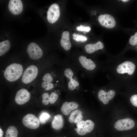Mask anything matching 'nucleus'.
I'll list each match as a JSON object with an SVG mask.
<instances>
[{"mask_svg":"<svg viewBox=\"0 0 137 137\" xmlns=\"http://www.w3.org/2000/svg\"><path fill=\"white\" fill-rule=\"evenodd\" d=\"M3 131L0 128V137H2L3 135Z\"/></svg>","mask_w":137,"mask_h":137,"instance_id":"33","label":"nucleus"},{"mask_svg":"<svg viewBox=\"0 0 137 137\" xmlns=\"http://www.w3.org/2000/svg\"><path fill=\"white\" fill-rule=\"evenodd\" d=\"M104 47L103 43L101 41H98L95 44L86 45L85 46V49L87 53L90 54L99 49H102Z\"/></svg>","mask_w":137,"mask_h":137,"instance_id":"17","label":"nucleus"},{"mask_svg":"<svg viewBox=\"0 0 137 137\" xmlns=\"http://www.w3.org/2000/svg\"><path fill=\"white\" fill-rule=\"evenodd\" d=\"M38 72L37 67L34 65L28 67L24 72L22 78V81L28 84L32 81L37 77Z\"/></svg>","mask_w":137,"mask_h":137,"instance_id":"3","label":"nucleus"},{"mask_svg":"<svg viewBox=\"0 0 137 137\" xmlns=\"http://www.w3.org/2000/svg\"><path fill=\"white\" fill-rule=\"evenodd\" d=\"M23 71V67L21 64L14 63L6 68L4 72V75L7 80L13 82L19 78L22 74Z\"/></svg>","mask_w":137,"mask_h":137,"instance_id":"1","label":"nucleus"},{"mask_svg":"<svg viewBox=\"0 0 137 137\" xmlns=\"http://www.w3.org/2000/svg\"><path fill=\"white\" fill-rule=\"evenodd\" d=\"M78 106V104L76 102L71 101L68 102L66 101L63 104L61 108V110L63 114L66 115L72 111L77 108Z\"/></svg>","mask_w":137,"mask_h":137,"instance_id":"13","label":"nucleus"},{"mask_svg":"<svg viewBox=\"0 0 137 137\" xmlns=\"http://www.w3.org/2000/svg\"><path fill=\"white\" fill-rule=\"evenodd\" d=\"M68 87L69 89L71 90H74L76 88V86L70 81L68 83Z\"/></svg>","mask_w":137,"mask_h":137,"instance_id":"31","label":"nucleus"},{"mask_svg":"<svg viewBox=\"0 0 137 137\" xmlns=\"http://www.w3.org/2000/svg\"><path fill=\"white\" fill-rule=\"evenodd\" d=\"M10 47V42L7 40L0 43V56H1L7 53Z\"/></svg>","mask_w":137,"mask_h":137,"instance_id":"18","label":"nucleus"},{"mask_svg":"<svg viewBox=\"0 0 137 137\" xmlns=\"http://www.w3.org/2000/svg\"><path fill=\"white\" fill-rule=\"evenodd\" d=\"M82 112L79 110H76L73 111L71 113L68 118L70 122L72 123L74 122L75 118L79 115L82 114Z\"/></svg>","mask_w":137,"mask_h":137,"instance_id":"23","label":"nucleus"},{"mask_svg":"<svg viewBox=\"0 0 137 137\" xmlns=\"http://www.w3.org/2000/svg\"><path fill=\"white\" fill-rule=\"evenodd\" d=\"M76 29L78 31L88 32L90 30L91 28L90 26H85L81 25L79 26H77Z\"/></svg>","mask_w":137,"mask_h":137,"instance_id":"28","label":"nucleus"},{"mask_svg":"<svg viewBox=\"0 0 137 137\" xmlns=\"http://www.w3.org/2000/svg\"><path fill=\"white\" fill-rule=\"evenodd\" d=\"M79 60L82 66L84 68L89 70H94L96 67L94 62L90 59H88L83 56H80Z\"/></svg>","mask_w":137,"mask_h":137,"instance_id":"14","label":"nucleus"},{"mask_svg":"<svg viewBox=\"0 0 137 137\" xmlns=\"http://www.w3.org/2000/svg\"><path fill=\"white\" fill-rule=\"evenodd\" d=\"M47 19L48 21L50 23H54L59 19L60 12L58 5L54 3L49 7L47 12Z\"/></svg>","mask_w":137,"mask_h":137,"instance_id":"5","label":"nucleus"},{"mask_svg":"<svg viewBox=\"0 0 137 137\" xmlns=\"http://www.w3.org/2000/svg\"><path fill=\"white\" fill-rule=\"evenodd\" d=\"M82 118V114H80L78 115L76 118H75L74 122L75 123H77L79 122L80 121V120Z\"/></svg>","mask_w":137,"mask_h":137,"instance_id":"32","label":"nucleus"},{"mask_svg":"<svg viewBox=\"0 0 137 137\" xmlns=\"http://www.w3.org/2000/svg\"><path fill=\"white\" fill-rule=\"evenodd\" d=\"M129 43L133 46L137 45V32L130 37L129 40Z\"/></svg>","mask_w":137,"mask_h":137,"instance_id":"26","label":"nucleus"},{"mask_svg":"<svg viewBox=\"0 0 137 137\" xmlns=\"http://www.w3.org/2000/svg\"><path fill=\"white\" fill-rule=\"evenodd\" d=\"M136 48H137V47H136Z\"/></svg>","mask_w":137,"mask_h":137,"instance_id":"36","label":"nucleus"},{"mask_svg":"<svg viewBox=\"0 0 137 137\" xmlns=\"http://www.w3.org/2000/svg\"><path fill=\"white\" fill-rule=\"evenodd\" d=\"M41 86L45 88L47 90H49L52 89L54 87L53 84L51 82H46L43 81L41 84Z\"/></svg>","mask_w":137,"mask_h":137,"instance_id":"27","label":"nucleus"},{"mask_svg":"<svg viewBox=\"0 0 137 137\" xmlns=\"http://www.w3.org/2000/svg\"><path fill=\"white\" fill-rule=\"evenodd\" d=\"M64 74L65 76L70 80V81L72 82L76 87L79 85V82L72 78L74 74L71 69L69 68L65 69L64 71Z\"/></svg>","mask_w":137,"mask_h":137,"instance_id":"19","label":"nucleus"},{"mask_svg":"<svg viewBox=\"0 0 137 137\" xmlns=\"http://www.w3.org/2000/svg\"><path fill=\"white\" fill-rule=\"evenodd\" d=\"M42 80L44 81L49 83L52 81L53 78L50 74L47 73L43 76Z\"/></svg>","mask_w":137,"mask_h":137,"instance_id":"29","label":"nucleus"},{"mask_svg":"<svg viewBox=\"0 0 137 137\" xmlns=\"http://www.w3.org/2000/svg\"><path fill=\"white\" fill-rule=\"evenodd\" d=\"M73 39L77 42H84L87 41L88 38L85 36L74 33L72 35Z\"/></svg>","mask_w":137,"mask_h":137,"instance_id":"22","label":"nucleus"},{"mask_svg":"<svg viewBox=\"0 0 137 137\" xmlns=\"http://www.w3.org/2000/svg\"><path fill=\"white\" fill-rule=\"evenodd\" d=\"M98 20L101 26L107 28H112L115 25L116 21L114 18L109 14L100 15L98 17Z\"/></svg>","mask_w":137,"mask_h":137,"instance_id":"8","label":"nucleus"},{"mask_svg":"<svg viewBox=\"0 0 137 137\" xmlns=\"http://www.w3.org/2000/svg\"><path fill=\"white\" fill-rule=\"evenodd\" d=\"M42 102L43 104L45 105H48L49 102V95L47 93H43L42 95Z\"/></svg>","mask_w":137,"mask_h":137,"instance_id":"24","label":"nucleus"},{"mask_svg":"<svg viewBox=\"0 0 137 137\" xmlns=\"http://www.w3.org/2000/svg\"><path fill=\"white\" fill-rule=\"evenodd\" d=\"M23 4L20 0H10L8 4L9 11L14 15L19 14L23 10Z\"/></svg>","mask_w":137,"mask_h":137,"instance_id":"11","label":"nucleus"},{"mask_svg":"<svg viewBox=\"0 0 137 137\" xmlns=\"http://www.w3.org/2000/svg\"><path fill=\"white\" fill-rule=\"evenodd\" d=\"M70 40L69 32L67 31H63L60 43L61 46L66 50H69L71 47Z\"/></svg>","mask_w":137,"mask_h":137,"instance_id":"15","label":"nucleus"},{"mask_svg":"<svg viewBox=\"0 0 137 137\" xmlns=\"http://www.w3.org/2000/svg\"><path fill=\"white\" fill-rule=\"evenodd\" d=\"M76 125L77 133L79 135H83L92 131L95 125L92 121L88 119L85 121H81L77 123Z\"/></svg>","mask_w":137,"mask_h":137,"instance_id":"2","label":"nucleus"},{"mask_svg":"<svg viewBox=\"0 0 137 137\" xmlns=\"http://www.w3.org/2000/svg\"><path fill=\"white\" fill-rule=\"evenodd\" d=\"M115 94L114 91L110 90L108 92L101 90L99 91L98 94V97L99 100L105 104H107L109 100L112 99Z\"/></svg>","mask_w":137,"mask_h":137,"instance_id":"12","label":"nucleus"},{"mask_svg":"<svg viewBox=\"0 0 137 137\" xmlns=\"http://www.w3.org/2000/svg\"><path fill=\"white\" fill-rule=\"evenodd\" d=\"M50 117L49 114L46 112L42 113L39 117V120L41 124H44L47 122Z\"/></svg>","mask_w":137,"mask_h":137,"instance_id":"21","label":"nucleus"},{"mask_svg":"<svg viewBox=\"0 0 137 137\" xmlns=\"http://www.w3.org/2000/svg\"><path fill=\"white\" fill-rule=\"evenodd\" d=\"M135 125V122L132 119L126 118L117 121L114 125V128L119 131L128 130L132 129Z\"/></svg>","mask_w":137,"mask_h":137,"instance_id":"6","label":"nucleus"},{"mask_svg":"<svg viewBox=\"0 0 137 137\" xmlns=\"http://www.w3.org/2000/svg\"><path fill=\"white\" fill-rule=\"evenodd\" d=\"M27 51L30 58L32 59H39L43 55L42 49L34 42H31L29 44L27 48Z\"/></svg>","mask_w":137,"mask_h":137,"instance_id":"7","label":"nucleus"},{"mask_svg":"<svg viewBox=\"0 0 137 137\" xmlns=\"http://www.w3.org/2000/svg\"><path fill=\"white\" fill-rule=\"evenodd\" d=\"M84 34H85L86 33L85 32H84Z\"/></svg>","mask_w":137,"mask_h":137,"instance_id":"35","label":"nucleus"},{"mask_svg":"<svg viewBox=\"0 0 137 137\" xmlns=\"http://www.w3.org/2000/svg\"><path fill=\"white\" fill-rule=\"evenodd\" d=\"M30 98V94L29 92L25 89H22L17 92L15 100L17 104L22 105L27 102Z\"/></svg>","mask_w":137,"mask_h":137,"instance_id":"10","label":"nucleus"},{"mask_svg":"<svg viewBox=\"0 0 137 137\" xmlns=\"http://www.w3.org/2000/svg\"><path fill=\"white\" fill-rule=\"evenodd\" d=\"M131 103L134 106L137 107V95L132 96L130 98Z\"/></svg>","mask_w":137,"mask_h":137,"instance_id":"30","label":"nucleus"},{"mask_svg":"<svg viewBox=\"0 0 137 137\" xmlns=\"http://www.w3.org/2000/svg\"><path fill=\"white\" fill-rule=\"evenodd\" d=\"M22 121L25 126L30 129H35L40 126L39 119L35 115L31 114H28L24 116Z\"/></svg>","mask_w":137,"mask_h":137,"instance_id":"4","label":"nucleus"},{"mask_svg":"<svg viewBox=\"0 0 137 137\" xmlns=\"http://www.w3.org/2000/svg\"><path fill=\"white\" fill-rule=\"evenodd\" d=\"M58 97L57 94L54 92H52L50 95L49 102L51 104H54L57 99Z\"/></svg>","mask_w":137,"mask_h":137,"instance_id":"25","label":"nucleus"},{"mask_svg":"<svg viewBox=\"0 0 137 137\" xmlns=\"http://www.w3.org/2000/svg\"><path fill=\"white\" fill-rule=\"evenodd\" d=\"M129 1V0H122V1H123L124 2H128Z\"/></svg>","mask_w":137,"mask_h":137,"instance_id":"34","label":"nucleus"},{"mask_svg":"<svg viewBox=\"0 0 137 137\" xmlns=\"http://www.w3.org/2000/svg\"><path fill=\"white\" fill-rule=\"evenodd\" d=\"M63 116L59 114L55 116L51 123L52 127L56 130H59L63 128Z\"/></svg>","mask_w":137,"mask_h":137,"instance_id":"16","label":"nucleus"},{"mask_svg":"<svg viewBox=\"0 0 137 137\" xmlns=\"http://www.w3.org/2000/svg\"><path fill=\"white\" fill-rule=\"evenodd\" d=\"M135 68V65L133 62L126 61L119 65L116 70L117 72L120 74L127 73L129 75H131L134 73Z\"/></svg>","mask_w":137,"mask_h":137,"instance_id":"9","label":"nucleus"},{"mask_svg":"<svg viewBox=\"0 0 137 137\" xmlns=\"http://www.w3.org/2000/svg\"><path fill=\"white\" fill-rule=\"evenodd\" d=\"M18 131L14 126H11L7 129L5 137H17Z\"/></svg>","mask_w":137,"mask_h":137,"instance_id":"20","label":"nucleus"}]
</instances>
